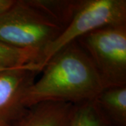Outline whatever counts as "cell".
<instances>
[{
	"label": "cell",
	"instance_id": "1",
	"mask_svg": "<svg viewBox=\"0 0 126 126\" xmlns=\"http://www.w3.org/2000/svg\"><path fill=\"white\" fill-rule=\"evenodd\" d=\"M41 72L26 94L27 108L48 101L73 104L91 101L103 89L93 63L77 41L58 50Z\"/></svg>",
	"mask_w": 126,
	"mask_h": 126
},
{
	"label": "cell",
	"instance_id": "2",
	"mask_svg": "<svg viewBox=\"0 0 126 126\" xmlns=\"http://www.w3.org/2000/svg\"><path fill=\"white\" fill-rule=\"evenodd\" d=\"M62 31L58 23L30 0H14L0 15V42L18 48L36 50L40 55Z\"/></svg>",
	"mask_w": 126,
	"mask_h": 126
},
{
	"label": "cell",
	"instance_id": "3",
	"mask_svg": "<svg viewBox=\"0 0 126 126\" xmlns=\"http://www.w3.org/2000/svg\"><path fill=\"white\" fill-rule=\"evenodd\" d=\"M76 41L93 63L103 88L126 86V23L99 28Z\"/></svg>",
	"mask_w": 126,
	"mask_h": 126
},
{
	"label": "cell",
	"instance_id": "4",
	"mask_svg": "<svg viewBox=\"0 0 126 126\" xmlns=\"http://www.w3.org/2000/svg\"><path fill=\"white\" fill-rule=\"evenodd\" d=\"M126 23V0H81L72 20L41 52L37 63L40 71L65 46L99 28Z\"/></svg>",
	"mask_w": 126,
	"mask_h": 126
},
{
	"label": "cell",
	"instance_id": "5",
	"mask_svg": "<svg viewBox=\"0 0 126 126\" xmlns=\"http://www.w3.org/2000/svg\"><path fill=\"white\" fill-rule=\"evenodd\" d=\"M40 72L35 63L0 69V122L11 126L25 113L26 94Z\"/></svg>",
	"mask_w": 126,
	"mask_h": 126
},
{
	"label": "cell",
	"instance_id": "6",
	"mask_svg": "<svg viewBox=\"0 0 126 126\" xmlns=\"http://www.w3.org/2000/svg\"><path fill=\"white\" fill-rule=\"evenodd\" d=\"M74 104L62 102H41L28 107L11 126H69Z\"/></svg>",
	"mask_w": 126,
	"mask_h": 126
},
{
	"label": "cell",
	"instance_id": "7",
	"mask_svg": "<svg viewBox=\"0 0 126 126\" xmlns=\"http://www.w3.org/2000/svg\"><path fill=\"white\" fill-rule=\"evenodd\" d=\"M94 101L114 124L126 126V86L103 88Z\"/></svg>",
	"mask_w": 126,
	"mask_h": 126
},
{
	"label": "cell",
	"instance_id": "8",
	"mask_svg": "<svg viewBox=\"0 0 126 126\" xmlns=\"http://www.w3.org/2000/svg\"><path fill=\"white\" fill-rule=\"evenodd\" d=\"M30 1L53 19L63 30L72 20L81 0H30Z\"/></svg>",
	"mask_w": 126,
	"mask_h": 126
},
{
	"label": "cell",
	"instance_id": "9",
	"mask_svg": "<svg viewBox=\"0 0 126 126\" xmlns=\"http://www.w3.org/2000/svg\"><path fill=\"white\" fill-rule=\"evenodd\" d=\"M69 126H117L99 108L94 99L74 104Z\"/></svg>",
	"mask_w": 126,
	"mask_h": 126
},
{
	"label": "cell",
	"instance_id": "10",
	"mask_svg": "<svg viewBox=\"0 0 126 126\" xmlns=\"http://www.w3.org/2000/svg\"><path fill=\"white\" fill-rule=\"evenodd\" d=\"M40 53L29 49H21L0 42V69L19 67L30 64H37Z\"/></svg>",
	"mask_w": 126,
	"mask_h": 126
},
{
	"label": "cell",
	"instance_id": "11",
	"mask_svg": "<svg viewBox=\"0 0 126 126\" xmlns=\"http://www.w3.org/2000/svg\"><path fill=\"white\" fill-rule=\"evenodd\" d=\"M14 0H0V15L13 4Z\"/></svg>",
	"mask_w": 126,
	"mask_h": 126
},
{
	"label": "cell",
	"instance_id": "12",
	"mask_svg": "<svg viewBox=\"0 0 126 126\" xmlns=\"http://www.w3.org/2000/svg\"><path fill=\"white\" fill-rule=\"evenodd\" d=\"M0 126H11L9 124H7L6 123H3V122H0Z\"/></svg>",
	"mask_w": 126,
	"mask_h": 126
}]
</instances>
